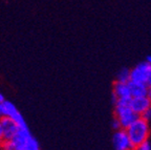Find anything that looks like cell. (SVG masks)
<instances>
[{
	"instance_id": "4",
	"label": "cell",
	"mask_w": 151,
	"mask_h": 150,
	"mask_svg": "<svg viewBox=\"0 0 151 150\" xmlns=\"http://www.w3.org/2000/svg\"><path fill=\"white\" fill-rule=\"evenodd\" d=\"M112 144L114 150H134L125 129L116 130L112 136Z\"/></svg>"
},
{
	"instance_id": "7",
	"label": "cell",
	"mask_w": 151,
	"mask_h": 150,
	"mask_svg": "<svg viewBox=\"0 0 151 150\" xmlns=\"http://www.w3.org/2000/svg\"><path fill=\"white\" fill-rule=\"evenodd\" d=\"M112 94L116 97V99H123V100H130L132 98L130 87L128 83H121V82H114L113 85ZM116 100V101H118Z\"/></svg>"
},
{
	"instance_id": "2",
	"label": "cell",
	"mask_w": 151,
	"mask_h": 150,
	"mask_svg": "<svg viewBox=\"0 0 151 150\" xmlns=\"http://www.w3.org/2000/svg\"><path fill=\"white\" fill-rule=\"evenodd\" d=\"M129 102H130V100L119 99L118 101L114 103V113H116V118L119 120V122H120L123 129H126L127 127H129L137 118H139V115H137V113L130 108Z\"/></svg>"
},
{
	"instance_id": "12",
	"label": "cell",
	"mask_w": 151,
	"mask_h": 150,
	"mask_svg": "<svg viewBox=\"0 0 151 150\" xmlns=\"http://www.w3.org/2000/svg\"><path fill=\"white\" fill-rule=\"evenodd\" d=\"M24 149L25 150H40V147H39L38 141L32 136L31 138L26 141L25 145H24Z\"/></svg>"
},
{
	"instance_id": "1",
	"label": "cell",
	"mask_w": 151,
	"mask_h": 150,
	"mask_svg": "<svg viewBox=\"0 0 151 150\" xmlns=\"http://www.w3.org/2000/svg\"><path fill=\"white\" fill-rule=\"evenodd\" d=\"M125 130L134 148L149 140L150 125H149V122L142 119L141 117L137 118L134 122L132 123L129 127H127Z\"/></svg>"
},
{
	"instance_id": "14",
	"label": "cell",
	"mask_w": 151,
	"mask_h": 150,
	"mask_svg": "<svg viewBox=\"0 0 151 150\" xmlns=\"http://www.w3.org/2000/svg\"><path fill=\"white\" fill-rule=\"evenodd\" d=\"M139 117H141L142 119H144L145 121H147V122H150V121H151V106L147 108L146 110L142 113Z\"/></svg>"
},
{
	"instance_id": "5",
	"label": "cell",
	"mask_w": 151,
	"mask_h": 150,
	"mask_svg": "<svg viewBox=\"0 0 151 150\" xmlns=\"http://www.w3.org/2000/svg\"><path fill=\"white\" fill-rule=\"evenodd\" d=\"M0 123H1V127H2L4 140H12L13 136L17 133L19 129L17 124L9 117H1L0 118Z\"/></svg>"
},
{
	"instance_id": "13",
	"label": "cell",
	"mask_w": 151,
	"mask_h": 150,
	"mask_svg": "<svg viewBox=\"0 0 151 150\" xmlns=\"http://www.w3.org/2000/svg\"><path fill=\"white\" fill-rule=\"evenodd\" d=\"M0 150H15V145L11 140H4L0 144Z\"/></svg>"
},
{
	"instance_id": "18",
	"label": "cell",
	"mask_w": 151,
	"mask_h": 150,
	"mask_svg": "<svg viewBox=\"0 0 151 150\" xmlns=\"http://www.w3.org/2000/svg\"><path fill=\"white\" fill-rule=\"evenodd\" d=\"M4 141V138H3V132H2V127H1V123H0V144Z\"/></svg>"
},
{
	"instance_id": "8",
	"label": "cell",
	"mask_w": 151,
	"mask_h": 150,
	"mask_svg": "<svg viewBox=\"0 0 151 150\" xmlns=\"http://www.w3.org/2000/svg\"><path fill=\"white\" fill-rule=\"evenodd\" d=\"M130 87L132 97H146L147 90H148V85L146 83H139V82H128Z\"/></svg>"
},
{
	"instance_id": "20",
	"label": "cell",
	"mask_w": 151,
	"mask_h": 150,
	"mask_svg": "<svg viewBox=\"0 0 151 150\" xmlns=\"http://www.w3.org/2000/svg\"><path fill=\"white\" fill-rule=\"evenodd\" d=\"M145 61H146L149 65H151V55H148V56L146 57V60H145Z\"/></svg>"
},
{
	"instance_id": "22",
	"label": "cell",
	"mask_w": 151,
	"mask_h": 150,
	"mask_svg": "<svg viewBox=\"0 0 151 150\" xmlns=\"http://www.w3.org/2000/svg\"><path fill=\"white\" fill-rule=\"evenodd\" d=\"M2 103H0V118L2 117Z\"/></svg>"
},
{
	"instance_id": "17",
	"label": "cell",
	"mask_w": 151,
	"mask_h": 150,
	"mask_svg": "<svg viewBox=\"0 0 151 150\" xmlns=\"http://www.w3.org/2000/svg\"><path fill=\"white\" fill-rule=\"evenodd\" d=\"M146 97H147V98H148L149 102H150V104H151V86H148V90H147V94H146Z\"/></svg>"
},
{
	"instance_id": "15",
	"label": "cell",
	"mask_w": 151,
	"mask_h": 150,
	"mask_svg": "<svg viewBox=\"0 0 151 150\" xmlns=\"http://www.w3.org/2000/svg\"><path fill=\"white\" fill-rule=\"evenodd\" d=\"M134 150H151V144L149 141L145 142V143L141 144L137 147L134 148Z\"/></svg>"
},
{
	"instance_id": "11",
	"label": "cell",
	"mask_w": 151,
	"mask_h": 150,
	"mask_svg": "<svg viewBox=\"0 0 151 150\" xmlns=\"http://www.w3.org/2000/svg\"><path fill=\"white\" fill-rule=\"evenodd\" d=\"M11 119H12L13 121L16 123L17 126H18L19 128H25V127H27V125H26V122H25V120H24L23 115L19 112V111L15 112L14 115L11 117Z\"/></svg>"
},
{
	"instance_id": "9",
	"label": "cell",
	"mask_w": 151,
	"mask_h": 150,
	"mask_svg": "<svg viewBox=\"0 0 151 150\" xmlns=\"http://www.w3.org/2000/svg\"><path fill=\"white\" fill-rule=\"evenodd\" d=\"M17 111H18V109H17L14 103H12L11 101H6V100L2 102V117L11 118Z\"/></svg>"
},
{
	"instance_id": "6",
	"label": "cell",
	"mask_w": 151,
	"mask_h": 150,
	"mask_svg": "<svg viewBox=\"0 0 151 150\" xmlns=\"http://www.w3.org/2000/svg\"><path fill=\"white\" fill-rule=\"evenodd\" d=\"M129 106L137 115H141L147 108L150 107L151 104L147 97H132L130 99Z\"/></svg>"
},
{
	"instance_id": "21",
	"label": "cell",
	"mask_w": 151,
	"mask_h": 150,
	"mask_svg": "<svg viewBox=\"0 0 151 150\" xmlns=\"http://www.w3.org/2000/svg\"><path fill=\"white\" fill-rule=\"evenodd\" d=\"M5 99H4V96H3L2 94H1V92H0V103H2L3 101H4Z\"/></svg>"
},
{
	"instance_id": "3",
	"label": "cell",
	"mask_w": 151,
	"mask_h": 150,
	"mask_svg": "<svg viewBox=\"0 0 151 150\" xmlns=\"http://www.w3.org/2000/svg\"><path fill=\"white\" fill-rule=\"evenodd\" d=\"M150 71L151 65H149L146 61L139 62L134 67L130 69V81L147 84V79H148Z\"/></svg>"
},
{
	"instance_id": "16",
	"label": "cell",
	"mask_w": 151,
	"mask_h": 150,
	"mask_svg": "<svg viewBox=\"0 0 151 150\" xmlns=\"http://www.w3.org/2000/svg\"><path fill=\"white\" fill-rule=\"evenodd\" d=\"M111 126H112V128L114 129V131H116V130H119V129L122 128V126H121L120 122H119V120L116 119V118H114V119H113L112 123H111Z\"/></svg>"
},
{
	"instance_id": "10",
	"label": "cell",
	"mask_w": 151,
	"mask_h": 150,
	"mask_svg": "<svg viewBox=\"0 0 151 150\" xmlns=\"http://www.w3.org/2000/svg\"><path fill=\"white\" fill-rule=\"evenodd\" d=\"M116 82L121 83H128L130 81V69L127 67H123L121 68L120 71L116 74Z\"/></svg>"
},
{
	"instance_id": "19",
	"label": "cell",
	"mask_w": 151,
	"mask_h": 150,
	"mask_svg": "<svg viewBox=\"0 0 151 150\" xmlns=\"http://www.w3.org/2000/svg\"><path fill=\"white\" fill-rule=\"evenodd\" d=\"M147 85H148V86H151V71H150V73H149L148 79H147Z\"/></svg>"
}]
</instances>
